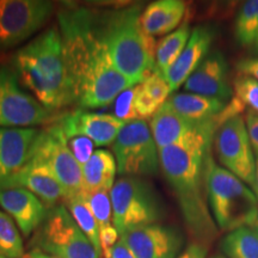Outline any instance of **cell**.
I'll list each match as a JSON object with an SVG mask.
<instances>
[{"label":"cell","instance_id":"obj_1","mask_svg":"<svg viewBox=\"0 0 258 258\" xmlns=\"http://www.w3.org/2000/svg\"><path fill=\"white\" fill-rule=\"evenodd\" d=\"M71 103L82 110L111 105L131 83L115 69L95 23V10L64 5L57 12Z\"/></svg>","mask_w":258,"mask_h":258},{"label":"cell","instance_id":"obj_2","mask_svg":"<svg viewBox=\"0 0 258 258\" xmlns=\"http://www.w3.org/2000/svg\"><path fill=\"white\" fill-rule=\"evenodd\" d=\"M219 121L200 123L178 144L159 150L160 170L175 192L190 235L208 247L217 239L219 228L212 217L205 189V161L211 152Z\"/></svg>","mask_w":258,"mask_h":258},{"label":"cell","instance_id":"obj_3","mask_svg":"<svg viewBox=\"0 0 258 258\" xmlns=\"http://www.w3.org/2000/svg\"><path fill=\"white\" fill-rule=\"evenodd\" d=\"M9 63L21 85L48 110L59 112L60 109L72 105L57 25L18 49Z\"/></svg>","mask_w":258,"mask_h":258},{"label":"cell","instance_id":"obj_4","mask_svg":"<svg viewBox=\"0 0 258 258\" xmlns=\"http://www.w3.org/2000/svg\"><path fill=\"white\" fill-rule=\"evenodd\" d=\"M143 5L95 11V23L115 69L132 86L141 84L156 70V38L140 24Z\"/></svg>","mask_w":258,"mask_h":258},{"label":"cell","instance_id":"obj_5","mask_svg":"<svg viewBox=\"0 0 258 258\" xmlns=\"http://www.w3.org/2000/svg\"><path fill=\"white\" fill-rule=\"evenodd\" d=\"M205 189L207 202L218 228L232 232L252 227L258 218V200L249 185L217 164L212 151L205 161Z\"/></svg>","mask_w":258,"mask_h":258},{"label":"cell","instance_id":"obj_6","mask_svg":"<svg viewBox=\"0 0 258 258\" xmlns=\"http://www.w3.org/2000/svg\"><path fill=\"white\" fill-rule=\"evenodd\" d=\"M112 225L118 234L164 218V207L156 190L141 177L121 176L110 190Z\"/></svg>","mask_w":258,"mask_h":258},{"label":"cell","instance_id":"obj_7","mask_svg":"<svg viewBox=\"0 0 258 258\" xmlns=\"http://www.w3.org/2000/svg\"><path fill=\"white\" fill-rule=\"evenodd\" d=\"M30 247L57 258H99L63 203L48 211L46 220L35 232Z\"/></svg>","mask_w":258,"mask_h":258},{"label":"cell","instance_id":"obj_8","mask_svg":"<svg viewBox=\"0 0 258 258\" xmlns=\"http://www.w3.org/2000/svg\"><path fill=\"white\" fill-rule=\"evenodd\" d=\"M62 114L44 108L25 91L10 63H0V128L49 125Z\"/></svg>","mask_w":258,"mask_h":258},{"label":"cell","instance_id":"obj_9","mask_svg":"<svg viewBox=\"0 0 258 258\" xmlns=\"http://www.w3.org/2000/svg\"><path fill=\"white\" fill-rule=\"evenodd\" d=\"M112 154L120 176H153L160 169L159 150L144 120L124 124L112 144Z\"/></svg>","mask_w":258,"mask_h":258},{"label":"cell","instance_id":"obj_10","mask_svg":"<svg viewBox=\"0 0 258 258\" xmlns=\"http://www.w3.org/2000/svg\"><path fill=\"white\" fill-rule=\"evenodd\" d=\"M213 144L221 166L253 189L256 156L246 122L241 115L219 125Z\"/></svg>","mask_w":258,"mask_h":258},{"label":"cell","instance_id":"obj_11","mask_svg":"<svg viewBox=\"0 0 258 258\" xmlns=\"http://www.w3.org/2000/svg\"><path fill=\"white\" fill-rule=\"evenodd\" d=\"M55 4L47 0H0V54L19 46L44 27Z\"/></svg>","mask_w":258,"mask_h":258},{"label":"cell","instance_id":"obj_12","mask_svg":"<svg viewBox=\"0 0 258 258\" xmlns=\"http://www.w3.org/2000/svg\"><path fill=\"white\" fill-rule=\"evenodd\" d=\"M34 152L50 167L62 186L64 199L83 192L82 165L70 151L67 139L56 121L41 129Z\"/></svg>","mask_w":258,"mask_h":258},{"label":"cell","instance_id":"obj_13","mask_svg":"<svg viewBox=\"0 0 258 258\" xmlns=\"http://www.w3.org/2000/svg\"><path fill=\"white\" fill-rule=\"evenodd\" d=\"M120 238L137 258H176L184 245L178 228L159 222L133 228Z\"/></svg>","mask_w":258,"mask_h":258},{"label":"cell","instance_id":"obj_14","mask_svg":"<svg viewBox=\"0 0 258 258\" xmlns=\"http://www.w3.org/2000/svg\"><path fill=\"white\" fill-rule=\"evenodd\" d=\"M56 122L62 129L66 139L85 137L98 147L114 144L125 124L110 112H97L82 109L62 114Z\"/></svg>","mask_w":258,"mask_h":258},{"label":"cell","instance_id":"obj_15","mask_svg":"<svg viewBox=\"0 0 258 258\" xmlns=\"http://www.w3.org/2000/svg\"><path fill=\"white\" fill-rule=\"evenodd\" d=\"M41 129L0 128V190L30 160Z\"/></svg>","mask_w":258,"mask_h":258},{"label":"cell","instance_id":"obj_16","mask_svg":"<svg viewBox=\"0 0 258 258\" xmlns=\"http://www.w3.org/2000/svg\"><path fill=\"white\" fill-rule=\"evenodd\" d=\"M185 92L196 93L228 103L233 88L228 82V62L221 51H211L184 83Z\"/></svg>","mask_w":258,"mask_h":258},{"label":"cell","instance_id":"obj_17","mask_svg":"<svg viewBox=\"0 0 258 258\" xmlns=\"http://www.w3.org/2000/svg\"><path fill=\"white\" fill-rule=\"evenodd\" d=\"M24 188L36 195L48 209L61 205L64 200V191L59 180L51 172L50 167L37 154H32L30 160L8 183V188Z\"/></svg>","mask_w":258,"mask_h":258},{"label":"cell","instance_id":"obj_18","mask_svg":"<svg viewBox=\"0 0 258 258\" xmlns=\"http://www.w3.org/2000/svg\"><path fill=\"white\" fill-rule=\"evenodd\" d=\"M0 207L14 219L24 237L40 228L49 211L36 195L19 186L0 190Z\"/></svg>","mask_w":258,"mask_h":258},{"label":"cell","instance_id":"obj_19","mask_svg":"<svg viewBox=\"0 0 258 258\" xmlns=\"http://www.w3.org/2000/svg\"><path fill=\"white\" fill-rule=\"evenodd\" d=\"M215 36H217V30L209 24L198 25L192 29L185 48L180 53L176 62L171 66L165 77L170 86L171 95L175 93L180 86L184 85L186 79L208 55Z\"/></svg>","mask_w":258,"mask_h":258},{"label":"cell","instance_id":"obj_20","mask_svg":"<svg viewBox=\"0 0 258 258\" xmlns=\"http://www.w3.org/2000/svg\"><path fill=\"white\" fill-rule=\"evenodd\" d=\"M185 14L186 4L182 0H157L143 10L140 24L148 36H166L183 23Z\"/></svg>","mask_w":258,"mask_h":258},{"label":"cell","instance_id":"obj_21","mask_svg":"<svg viewBox=\"0 0 258 258\" xmlns=\"http://www.w3.org/2000/svg\"><path fill=\"white\" fill-rule=\"evenodd\" d=\"M199 124L177 114L172 106L166 102L151 118L150 129L158 150H163L178 144Z\"/></svg>","mask_w":258,"mask_h":258},{"label":"cell","instance_id":"obj_22","mask_svg":"<svg viewBox=\"0 0 258 258\" xmlns=\"http://www.w3.org/2000/svg\"><path fill=\"white\" fill-rule=\"evenodd\" d=\"M166 102L177 114L195 123L217 120L227 105L220 99L191 92H175Z\"/></svg>","mask_w":258,"mask_h":258},{"label":"cell","instance_id":"obj_23","mask_svg":"<svg viewBox=\"0 0 258 258\" xmlns=\"http://www.w3.org/2000/svg\"><path fill=\"white\" fill-rule=\"evenodd\" d=\"M82 172L83 192H110L117 173V164L114 154L104 148L96 150L88 163L82 166Z\"/></svg>","mask_w":258,"mask_h":258},{"label":"cell","instance_id":"obj_24","mask_svg":"<svg viewBox=\"0 0 258 258\" xmlns=\"http://www.w3.org/2000/svg\"><path fill=\"white\" fill-rule=\"evenodd\" d=\"M191 31L188 15H186L183 23L175 31L164 36L158 42L156 49V70H154V72L159 73L160 76L165 78L171 66L176 62L180 53L185 48L190 35H191Z\"/></svg>","mask_w":258,"mask_h":258},{"label":"cell","instance_id":"obj_25","mask_svg":"<svg viewBox=\"0 0 258 258\" xmlns=\"http://www.w3.org/2000/svg\"><path fill=\"white\" fill-rule=\"evenodd\" d=\"M226 258H258V234L252 227L228 232L220 243Z\"/></svg>","mask_w":258,"mask_h":258},{"label":"cell","instance_id":"obj_26","mask_svg":"<svg viewBox=\"0 0 258 258\" xmlns=\"http://www.w3.org/2000/svg\"><path fill=\"white\" fill-rule=\"evenodd\" d=\"M82 194L64 199V206L69 209L80 230L85 233L91 244L95 246L99 256H102L101 244H99V226Z\"/></svg>","mask_w":258,"mask_h":258},{"label":"cell","instance_id":"obj_27","mask_svg":"<svg viewBox=\"0 0 258 258\" xmlns=\"http://www.w3.org/2000/svg\"><path fill=\"white\" fill-rule=\"evenodd\" d=\"M234 37L240 46H253L258 37V0L241 5L234 21Z\"/></svg>","mask_w":258,"mask_h":258},{"label":"cell","instance_id":"obj_28","mask_svg":"<svg viewBox=\"0 0 258 258\" xmlns=\"http://www.w3.org/2000/svg\"><path fill=\"white\" fill-rule=\"evenodd\" d=\"M0 253L6 258H24V244L18 226L9 214L0 211Z\"/></svg>","mask_w":258,"mask_h":258},{"label":"cell","instance_id":"obj_29","mask_svg":"<svg viewBox=\"0 0 258 258\" xmlns=\"http://www.w3.org/2000/svg\"><path fill=\"white\" fill-rule=\"evenodd\" d=\"M233 97L247 111L258 115V82L247 76H238L232 83Z\"/></svg>","mask_w":258,"mask_h":258},{"label":"cell","instance_id":"obj_30","mask_svg":"<svg viewBox=\"0 0 258 258\" xmlns=\"http://www.w3.org/2000/svg\"><path fill=\"white\" fill-rule=\"evenodd\" d=\"M86 203L91 209L93 217H95L99 230L106 226H110L112 221V206L110 192L98 191L92 194H82Z\"/></svg>","mask_w":258,"mask_h":258},{"label":"cell","instance_id":"obj_31","mask_svg":"<svg viewBox=\"0 0 258 258\" xmlns=\"http://www.w3.org/2000/svg\"><path fill=\"white\" fill-rule=\"evenodd\" d=\"M134 96H135V86H132L117 96L114 103L111 104V115L116 118L128 123L134 120H138L137 114L134 110Z\"/></svg>","mask_w":258,"mask_h":258},{"label":"cell","instance_id":"obj_32","mask_svg":"<svg viewBox=\"0 0 258 258\" xmlns=\"http://www.w3.org/2000/svg\"><path fill=\"white\" fill-rule=\"evenodd\" d=\"M139 85H140L141 89H143L144 91L160 106L163 105L164 103H166L169 97L171 96V90L166 79L157 72L151 73L150 76H148L143 83L139 84Z\"/></svg>","mask_w":258,"mask_h":258},{"label":"cell","instance_id":"obj_33","mask_svg":"<svg viewBox=\"0 0 258 258\" xmlns=\"http://www.w3.org/2000/svg\"><path fill=\"white\" fill-rule=\"evenodd\" d=\"M160 105L147 95L146 92L141 89V86L135 85V96H134V110L137 114L138 120H150L154 114L159 110Z\"/></svg>","mask_w":258,"mask_h":258},{"label":"cell","instance_id":"obj_34","mask_svg":"<svg viewBox=\"0 0 258 258\" xmlns=\"http://www.w3.org/2000/svg\"><path fill=\"white\" fill-rule=\"evenodd\" d=\"M67 145H69V148L72 152L73 157L76 158V160L82 166L85 165L90 158L92 157L93 152H95L93 148L96 146L93 141L85 137H74L67 139Z\"/></svg>","mask_w":258,"mask_h":258},{"label":"cell","instance_id":"obj_35","mask_svg":"<svg viewBox=\"0 0 258 258\" xmlns=\"http://www.w3.org/2000/svg\"><path fill=\"white\" fill-rule=\"evenodd\" d=\"M118 237V232L116 228L114 227V225L106 226V227H103L99 230V244H101V252L103 256L105 258L109 256L110 251L112 250V247L115 246L116 243H117Z\"/></svg>","mask_w":258,"mask_h":258},{"label":"cell","instance_id":"obj_36","mask_svg":"<svg viewBox=\"0 0 258 258\" xmlns=\"http://www.w3.org/2000/svg\"><path fill=\"white\" fill-rule=\"evenodd\" d=\"M238 73L240 76H247L256 79L258 82V56L256 57H245L235 64Z\"/></svg>","mask_w":258,"mask_h":258},{"label":"cell","instance_id":"obj_37","mask_svg":"<svg viewBox=\"0 0 258 258\" xmlns=\"http://www.w3.org/2000/svg\"><path fill=\"white\" fill-rule=\"evenodd\" d=\"M245 122H246L247 131H249L253 150L258 152V115L253 114L251 111H247L246 116H245Z\"/></svg>","mask_w":258,"mask_h":258},{"label":"cell","instance_id":"obj_38","mask_svg":"<svg viewBox=\"0 0 258 258\" xmlns=\"http://www.w3.org/2000/svg\"><path fill=\"white\" fill-rule=\"evenodd\" d=\"M208 247L198 243L190 244L176 258H207Z\"/></svg>","mask_w":258,"mask_h":258},{"label":"cell","instance_id":"obj_39","mask_svg":"<svg viewBox=\"0 0 258 258\" xmlns=\"http://www.w3.org/2000/svg\"><path fill=\"white\" fill-rule=\"evenodd\" d=\"M106 258H137V257L134 256V253L129 250V247L120 238V240H118L115 246L112 247V250L110 251V253H109V256Z\"/></svg>","mask_w":258,"mask_h":258},{"label":"cell","instance_id":"obj_40","mask_svg":"<svg viewBox=\"0 0 258 258\" xmlns=\"http://www.w3.org/2000/svg\"><path fill=\"white\" fill-rule=\"evenodd\" d=\"M24 258H57V257L43 252V251L40 249H31L27 254H25Z\"/></svg>","mask_w":258,"mask_h":258},{"label":"cell","instance_id":"obj_41","mask_svg":"<svg viewBox=\"0 0 258 258\" xmlns=\"http://www.w3.org/2000/svg\"><path fill=\"white\" fill-rule=\"evenodd\" d=\"M254 156H256V172H254V185L252 191L258 200V152L256 151H254Z\"/></svg>","mask_w":258,"mask_h":258},{"label":"cell","instance_id":"obj_42","mask_svg":"<svg viewBox=\"0 0 258 258\" xmlns=\"http://www.w3.org/2000/svg\"><path fill=\"white\" fill-rule=\"evenodd\" d=\"M253 50H254V53H256L257 56H258V37L256 38V41H254V43H253Z\"/></svg>","mask_w":258,"mask_h":258},{"label":"cell","instance_id":"obj_43","mask_svg":"<svg viewBox=\"0 0 258 258\" xmlns=\"http://www.w3.org/2000/svg\"><path fill=\"white\" fill-rule=\"evenodd\" d=\"M252 228L254 230V232H256V233L258 234V218H257V221L254 222V225L252 226Z\"/></svg>","mask_w":258,"mask_h":258},{"label":"cell","instance_id":"obj_44","mask_svg":"<svg viewBox=\"0 0 258 258\" xmlns=\"http://www.w3.org/2000/svg\"><path fill=\"white\" fill-rule=\"evenodd\" d=\"M209 258H226L224 254H214V256L209 257Z\"/></svg>","mask_w":258,"mask_h":258},{"label":"cell","instance_id":"obj_45","mask_svg":"<svg viewBox=\"0 0 258 258\" xmlns=\"http://www.w3.org/2000/svg\"><path fill=\"white\" fill-rule=\"evenodd\" d=\"M0 258H6V257H5V256H3V254L0 253Z\"/></svg>","mask_w":258,"mask_h":258}]
</instances>
